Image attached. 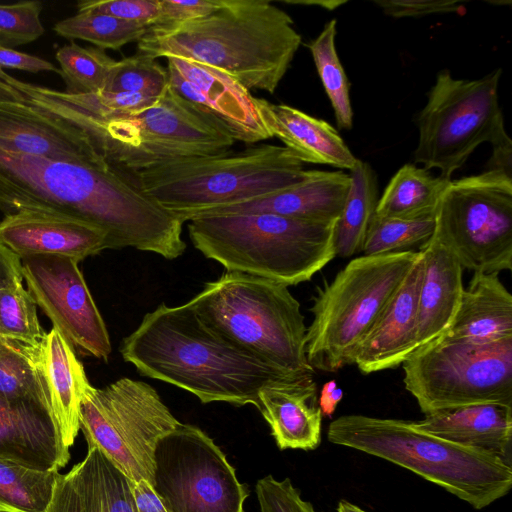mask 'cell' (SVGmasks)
<instances>
[{
    "mask_svg": "<svg viewBox=\"0 0 512 512\" xmlns=\"http://www.w3.org/2000/svg\"><path fill=\"white\" fill-rule=\"evenodd\" d=\"M167 87V69L157 59L136 53L115 62L103 91L132 92L159 98Z\"/></svg>",
    "mask_w": 512,
    "mask_h": 512,
    "instance_id": "cell-38",
    "label": "cell"
},
{
    "mask_svg": "<svg viewBox=\"0 0 512 512\" xmlns=\"http://www.w3.org/2000/svg\"><path fill=\"white\" fill-rule=\"evenodd\" d=\"M168 84L180 97L215 117L234 140L257 143L272 138L257 100L230 75L182 57H167Z\"/></svg>",
    "mask_w": 512,
    "mask_h": 512,
    "instance_id": "cell-16",
    "label": "cell"
},
{
    "mask_svg": "<svg viewBox=\"0 0 512 512\" xmlns=\"http://www.w3.org/2000/svg\"><path fill=\"white\" fill-rule=\"evenodd\" d=\"M151 486L167 512H244L249 494L214 441L181 422L155 445Z\"/></svg>",
    "mask_w": 512,
    "mask_h": 512,
    "instance_id": "cell-14",
    "label": "cell"
},
{
    "mask_svg": "<svg viewBox=\"0 0 512 512\" xmlns=\"http://www.w3.org/2000/svg\"><path fill=\"white\" fill-rule=\"evenodd\" d=\"M39 1L0 5V45L14 47L35 41L44 34Z\"/></svg>",
    "mask_w": 512,
    "mask_h": 512,
    "instance_id": "cell-39",
    "label": "cell"
},
{
    "mask_svg": "<svg viewBox=\"0 0 512 512\" xmlns=\"http://www.w3.org/2000/svg\"><path fill=\"white\" fill-rule=\"evenodd\" d=\"M36 353L62 441L70 448L80 430L81 399L90 382L73 346L56 328L45 332Z\"/></svg>",
    "mask_w": 512,
    "mask_h": 512,
    "instance_id": "cell-26",
    "label": "cell"
},
{
    "mask_svg": "<svg viewBox=\"0 0 512 512\" xmlns=\"http://www.w3.org/2000/svg\"><path fill=\"white\" fill-rule=\"evenodd\" d=\"M450 180L435 177L414 164H405L379 197L375 215L398 219L433 217Z\"/></svg>",
    "mask_w": 512,
    "mask_h": 512,
    "instance_id": "cell-29",
    "label": "cell"
},
{
    "mask_svg": "<svg viewBox=\"0 0 512 512\" xmlns=\"http://www.w3.org/2000/svg\"><path fill=\"white\" fill-rule=\"evenodd\" d=\"M132 493L137 512H167L147 480L132 481Z\"/></svg>",
    "mask_w": 512,
    "mask_h": 512,
    "instance_id": "cell-46",
    "label": "cell"
},
{
    "mask_svg": "<svg viewBox=\"0 0 512 512\" xmlns=\"http://www.w3.org/2000/svg\"><path fill=\"white\" fill-rule=\"evenodd\" d=\"M0 66L19 69L31 73L53 71L58 73V68L42 58L23 53L12 48L0 45Z\"/></svg>",
    "mask_w": 512,
    "mask_h": 512,
    "instance_id": "cell-45",
    "label": "cell"
},
{
    "mask_svg": "<svg viewBox=\"0 0 512 512\" xmlns=\"http://www.w3.org/2000/svg\"><path fill=\"white\" fill-rule=\"evenodd\" d=\"M256 495L261 512H318L301 498L289 478L277 480L267 475L257 481Z\"/></svg>",
    "mask_w": 512,
    "mask_h": 512,
    "instance_id": "cell-41",
    "label": "cell"
},
{
    "mask_svg": "<svg viewBox=\"0 0 512 512\" xmlns=\"http://www.w3.org/2000/svg\"><path fill=\"white\" fill-rule=\"evenodd\" d=\"M327 438L404 467L475 509L512 486V467L499 457L422 431L413 421L343 415L330 423Z\"/></svg>",
    "mask_w": 512,
    "mask_h": 512,
    "instance_id": "cell-4",
    "label": "cell"
},
{
    "mask_svg": "<svg viewBox=\"0 0 512 512\" xmlns=\"http://www.w3.org/2000/svg\"><path fill=\"white\" fill-rule=\"evenodd\" d=\"M422 277L420 251L416 263L356 350L353 364L363 374L396 368L417 349V308Z\"/></svg>",
    "mask_w": 512,
    "mask_h": 512,
    "instance_id": "cell-19",
    "label": "cell"
},
{
    "mask_svg": "<svg viewBox=\"0 0 512 512\" xmlns=\"http://www.w3.org/2000/svg\"><path fill=\"white\" fill-rule=\"evenodd\" d=\"M0 458L41 471H59L70 453L50 411L0 396Z\"/></svg>",
    "mask_w": 512,
    "mask_h": 512,
    "instance_id": "cell-22",
    "label": "cell"
},
{
    "mask_svg": "<svg viewBox=\"0 0 512 512\" xmlns=\"http://www.w3.org/2000/svg\"><path fill=\"white\" fill-rule=\"evenodd\" d=\"M314 372L267 383L259 408L279 449L314 450L321 443L322 412Z\"/></svg>",
    "mask_w": 512,
    "mask_h": 512,
    "instance_id": "cell-21",
    "label": "cell"
},
{
    "mask_svg": "<svg viewBox=\"0 0 512 512\" xmlns=\"http://www.w3.org/2000/svg\"><path fill=\"white\" fill-rule=\"evenodd\" d=\"M342 398L343 391L338 387L336 381L330 380L326 382L321 389L320 398L318 399L322 415L330 417Z\"/></svg>",
    "mask_w": 512,
    "mask_h": 512,
    "instance_id": "cell-47",
    "label": "cell"
},
{
    "mask_svg": "<svg viewBox=\"0 0 512 512\" xmlns=\"http://www.w3.org/2000/svg\"><path fill=\"white\" fill-rule=\"evenodd\" d=\"M0 396L14 402L36 404L53 414L36 345L0 336Z\"/></svg>",
    "mask_w": 512,
    "mask_h": 512,
    "instance_id": "cell-32",
    "label": "cell"
},
{
    "mask_svg": "<svg viewBox=\"0 0 512 512\" xmlns=\"http://www.w3.org/2000/svg\"><path fill=\"white\" fill-rule=\"evenodd\" d=\"M222 4L223 0H160L154 25H172L204 17L218 10Z\"/></svg>",
    "mask_w": 512,
    "mask_h": 512,
    "instance_id": "cell-42",
    "label": "cell"
},
{
    "mask_svg": "<svg viewBox=\"0 0 512 512\" xmlns=\"http://www.w3.org/2000/svg\"><path fill=\"white\" fill-rule=\"evenodd\" d=\"M445 336L477 344L512 337V296L498 273H473Z\"/></svg>",
    "mask_w": 512,
    "mask_h": 512,
    "instance_id": "cell-27",
    "label": "cell"
},
{
    "mask_svg": "<svg viewBox=\"0 0 512 512\" xmlns=\"http://www.w3.org/2000/svg\"><path fill=\"white\" fill-rule=\"evenodd\" d=\"M79 423L88 447L132 481L152 484L155 445L180 422L151 385L124 377L101 389L86 387Z\"/></svg>",
    "mask_w": 512,
    "mask_h": 512,
    "instance_id": "cell-13",
    "label": "cell"
},
{
    "mask_svg": "<svg viewBox=\"0 0 512 512\" xmlns=\"http://www.w3.org/2000/svg\"><path fill=\"white\" fill-rule=\"evenodd\" d=\"M123 359L146 377L186 390L202 403L259 408L269 382L303 373L283 370L236 345L188 304H160L120 346ZM309 373V372H308Z\"/></svg>",
    "mask_w": 512,
    "mask_h": 512,
    "instance_id": "cell-2",
    "label": "cell"
},
{
    "mask_svg": "<svg viewBox=\"0 0 512 512\" xmlns=\"http://www.w3.org/2000/svg\"><path fill=\"white\" fill-rule=\"evenodd\" d=\"M386 15L394 18L422 17L436 13H451L459 9V4L448 0H377L375 1Z\"/></svg>",
    "mask_w": 512,
    "mask_h": 512,
    "instance_id": "cell-43",
    "label": "cell"
},
{
    "mask_svg": "<svg viewBox=\"0 0 512 512\" xmlns=\"http://www.w3.org/2000/svg\"><path fill=\"white\" fill-rule=\"evenodd\" d=\"M70 471L82 512H137L132 480L97 447H88L85 458Z\"/></svg>",
    "mask_w": 512,
    "mask_h": 512,
    "instance_id": "cell-28",
    "label": "cell"
},
{
    "mask_svg": "<svg viewBox=\"0 0 512 512\" xmlns=\"http://www.w3.org/2000/svg\"><path fill=\"white\" fill-rule=\"evenodd\" d=\"M350 184V175L342 171L306 170L305 178L291 187L245 202L203 210L191 219L210 215L271 213L332 223L341 215Z\"/></svg>",
    "mask_w": 512,
    "mask_h": 512,
    "instance_id": "cell-20",
    "label": "cell"
},
{
    "mask_svg": "<svg viewBox=\"0 0 512 512\" xmlns=\"http://www.w3.org/2000/svg\"><path fill=\"white\" fill-rule=\"evenodd\" d=\"M433 217L420 219H398L374 214L370 221L363 255H381L407 251L418 243H425L433 235Z\"/></svg>",
    "mask_w": 512,
    "mask_h": 512,
    "instance_id": "cell-37",
    "label": "cell"
},
{
    "mask_svg": "<svg viewBox=\"0 0 512 512\" xmlns=\"http://www.w3.org/2000/svg\"><path fill=\"white\" fill-rule=\"evenodd\" d=\"M431 236L463 269L498 273L512 268V177L501 171L450 180Z\"/></svg>",
    "mask_w": 512,
    "mask_h": 512,
    "instance_id": "cell-12",
    "label": "cell"
},
{
    "mask_svg": "<svg viewBox=\"0 0 512 512\" xmlns=\"http://www.w3.org/2000/svg\"><path fill=\"white\" fill-rule=\"evenodd\" d=\"M27 290L53 327L82 353L108 360L112 347L105 322L78 267L61 255L20 257Z\"/></svg>",
    "mask_w": 512,
    "mask_h": 512,
    "instance_id": "cell-15",
    "label": "cell"
},
{
    "mask_svg": "<svg viewBox=\"0 0 512 512\" xmlns=\"http://www.w3.org/2000/svg\"><path fill=\"white\" fill-rule=\"evenodd\" d=\"M337 512H366L360 507L348 502L347 500H340L337 507Z\"/></svg>",
    "mask_w": 512,
    "mask_h": 512,
    "instance_id": "cell-49",
    "label": "cell"
},
{
    "mask_svg": "<svg viewBox=\"0 0 512 512\" xmlns=\"http://www.w3.org/2000/svg\"><path fill=\"white\" fill-rule=\"evenodd\" d=\"M67 94H88L103 91L115 60L103 49L82 47L75 42L61 46L55 54Z\"/></svg>",
    "mask_w": 512,
    "mask_h": 512,
    "instance_id": "cell-36",
    "label": "cell"
},
{
    "mask_svg": "<svg viewBox=\"0 0 512 512\" xmlns=\"http://www.w3.org/2000/svg\"><path fill=\"white\" fill-rule=\"evenodd\" d=\"M12 78V76H10L9 74H7L3 68L0 66V80L7 83L10 79Z\"/></svg>",
    "mask_w": 512,
    "mask_h": 512,
    "instance_id": "cell-50",
    "label": "cell"
},
{
    "mask_svg": "<svg viewBox=\"0 0 512 512\" xmlns=\"http://www.w3.org/2000/svg\"><path fill=\"white\" fill-rule=\"evenodd\" d=\"M414 426L445 440L493 454L511 465L512 406L482 403L425 414Z\"/></svg>",
    "mask_w": 512,
    "mask_h": 512,
    "instance_id": "cell-25",
    "label": "cell"
},
{
    "mask_svg": "<svg viewBox=\"0 0 512 512\" xmlns=\"http://www.w3.org/2000/svg\"><path fill=\"white\" fill-rule=\"evenodd\" d=\"M0 150L75 162L103 155L81 129L25 101L0 103Z\"/></svg>",
    "mask_w": 512,
    "mask_h": 512,
    "instance_id": "cell-17",
    "label": "cell"
},
{
    "mask_svg": "<svg viewBox=\"0 0 512 512\" xmlns=\"http://www.w3.org/2000/svg\"><path fill=\"white\" fill-rule=\"evenodd\" d=\"M500 68L476 80L453 78L441 70L428 93L425 107L418 113L419 131L414 162L424 169L436 168L441 177L451 179L475 149L489 142L492 155L512 154L499 105Z\"/></svg>",
    "mask_w": 512,
    "mask_h": 512,
    "instance_id": "cell-10",
    "label": "cell"
},
{
    "mask_svg": "<svg viewBox=\"0 0 512 512\" xmlns=\"http://www.w3.org/2000/svg\"><path fill=\"white\" fill-rule=\"evenodd\" d=\"M47 512H82L81 499L71 471L60 474Z\"/></svg>",
    "mask_w": 512,
    "mask_h": 512,
    "instance_id": "cell-44",
    "label": "cell"
},
{
    "mask_svg": "<svg viewBox=\"0 0 512 512\" xmlns=\"http://www.w3.org/2000/svg\"><path fill=\"white\" fill-rule=\"evenodd\" d=\"M2 102H24V98L18 90L0 80V103Z\"/></svg>",
    "mask_w": 512,
    "mask_h": 512,
    "instance_id": "cell-48",
    "label": "cell"
},
{
    "mask_svg": "<svg viewBox=\"0 0 512 512\" xmlns=\"http://www.w3.org/2000/svg\"><path fill=\"white\" fill-rule=\"evenodd\" d=\"M293 24L271 1L223 0L207 16L149 27L137 53L186 58L230 75L247 90L274 93L302 42Z\"/></svg>",
    "mask_w": 512,
    "mask_h": 512,
    "instance_id": "cell-3",
    "label": "cell"
},
{
    "mask_svg": "<svg viewBox=\"0 0 512 512\" xmlns=\"http://www.w3.org/2000/svg\"><path fill=\"white\" fill-rule=\"evenodd\" d=\"M419 255L411 250L362 255L318 289L305 337L307 361L314 370L337 372L353 364L358 346Z\"/></svg>",
    "mask_w": 512,
    "mask_h": 512,
    "instance_id": "cell-9",
    "label": "cell"
},
{
    "mask_svg": "<svg viewBox=\"0 0 512 512\" xmlns=\"http://www.w3.org/2000/svg\"><path fill=\"white\" fill-rule=\"evenodd\" d=\"M149 27L96 13H77L57 22L54 32L71 41L90 42L100 49L119 50L122 46L138 42Z\"/></svg>",
    "mask_w": 512,
    "mask_h": 512,
    "instance_id": "cell-35",
    "label": "cell"
},
{
    "mask_svg": "<svg viewBox=\"0 0 512 512\" xmlns=\"http://www.w3.org/2000/svg\"><path fill=\"white\" fill-rule=\"evenodd\" d=\"M405 388L424 414L482 404L512 406V337L477 344L445 335L403 363Z\"/></svg>",
    "mask_w": 512,
    "mask_h": 512,
    "instance_id": "cell-11",
    "label": "cell"
},
{
    "mask_svg": "<svg viewBox=\"0 0 512 512\" xmlns=\"http://www.w3.org/2000/svg\"><path fill=\"white\" fill-rule=\"evenodd\" d=\"M76 7L78 13L104 14L151 27L157 20L160 0H84Z\"/></svg>",
    "mask_w": 512,
    "mask_h": 512,
    "instance_id": "cell-40",
    "label": "cell"
},
{
    "mask_svg": "<svg viewBox=\"0 0 512 512\" xmlns=\"http://www.w3.org/2000/svg\"><path fill=\"white\" fill-rule=\"evenodd\" d=\"M227 339L292 373L314 372L305 352L307 327L287 286L227 271L187 302Z\"/></svg>",
    "mask_w": 512,
    "mask_h": 512,
    "instance_id": "cell-8",
    "label": "cell"
},
{
    "mask_svg": "<svg viewBox=\"0 0 512 512\" xmlns=\"http://www.w3.org/2000/svg\"><path fill=\"white\" fill-rule=\"evenodd\" d=\"M45 332L23 285L20 258L0 244V336L37 345Z\"/></svg>",
    "mask_w": 512,
    "mask_h": 512,
    "instance_id": "cell-30",
    "label": "cell"
},
{
    "mask_svg": "<svg viewBox=\"0 0 512 512\" xmlns=\"http://www.w3.org/2000/svg\"><path fill=\"white\" fill-rule=\"evenodd\" d=\"M336 222L271 213L201 216L189 220L193 246L227 271L287 287L309 281L335 256Z\"/></svg>",
    "mask_w": 512,
    "mask_h": 512,
    "instance_id": "cell-6",
    "label": "cell"
},
{
    "mask_svg": "<svg viewBox=\"0 0 512 512\" xmlns=\"http://www.w3.org/2000/svg\"><path fill=\"white\" fill-rule=\"evenodd\" d=\"M28 104L81 129L108 160L133 173L170 161L222 154L235 142L215 117L180 97L169 84L152 106L130 113L95 115L47 103Z\"/></svg>",
    "mask_w": 512,
    "mask_h": 512,
    "instance_id": "cell-5",
    "label": "cell"
},
{
    "mask_svg": "<svg viewBox=\"0 0 512 512\" xmlns=\"http://www.w3.org/2000/svg\"><path fill=\"white\" fill-rule=\"evenodd\" d=\"M0 210L87 222L106 233L108 249L132 247L173 260L186 248L184 223L144 193L136 173L104 155L75 162L0 150Z\"/></svg>",
    "mask_w": 512,
    "mask_h": 512,
    "instance_id": "cell-1",
    "label": "cell"
},
{
    "mask_svg": "<svg viewBox=\"0 0 512 512\" xmlns=\"http://www.w3.org/2000/svg\"><path fill=\"white\" fill-rule=\"evenodd\" d=\"M136 174L144 193L184 223L200 211L291 187L306 170L286 147L264 144L170 161Z\"/></svg>",
    "mask_w": 512,
    "mask_h": 512,
    "instance_id": "cell-7",
    "label": "cell"
},
{
    "mask_svg": "<svg viewBox=\"0 0 512 512\" xmlns=\"http://www.w3.org/2000/svg\"><path fill=\"white\" fill-rule=\"evenodd\" d=\"M336 24V19L328 21L308 47L334 110L337 127L349 130L353 125L350 86L336 51Z\"/></svg>",
    "mask_w": 512,
    "mask_h": 512,
    "instance_id": "cell-34",
    "label": "cell"
},
{
    "mask_svg": "<svg viewBox=\"0 0 512 512\" xmlns=\"http://www.w3.org/2000/svg\"><path fill=\"white\" fill-rule=\"evenodd\" d=\"M349 175V192L334 228L335 254L345 258L362 252L379 200L377 176L369 163L358 159Z\"/></svg>",
    "mask_w": 512,
    "mask_h": 512,
    "instance_id": "cell-31",
    "label": "cell"
},
{
    "mask_svg": "<svg viewBox=\"0 0 512 512\" xmlns=\"http://www.w3.org/2000/svg\"><path fill=\"white\" fill-rule=\"evenodd\" d=\"M0 244L19 258L28 255H61L79 262L108 249L106 233L68 216L21 211L0 221Z\"/></svg>",
    "mask_w": 512,
    "mask_h": 512,
    "instance_id": "cell-18",
    "label": "cell"
},
{
    "mask_svg": "<svg viewBox=\"0 0 512 512\" xmlns=\"http://www.w3.org/2000/svg\"><path fill=\"white\" fill-rule=\"evenodd\" d=\"M258 110L272 137L284 143L302 163L351 170L358 161L328 122L285 104L258 98Z\"/></svg>",
    "mask_w": 512,
    "mask_h": 512,
    "instance_id": "cell-24",
    "label": "cell"
},
{
    "mask_svg": "<svg viewBox=\"0 0 512 512\" xmlns=\"http://www.w3.org/2000/svg\"><path fill=\"white\" fill-rule=\"evenodd\" d=\"M423 277L417 308V349L445 335L460 306L464 290L463 268L432 237L420 249ZM416 349V350H417Z\"/></svg>",
    "mask_w": 512,
    "mask_h": 512,
    "instance_id": "cell-23",
    "label": "cell"
},
{
    "mask_svg": "<svg viewBox=\"0 0 512 512\" xmlns=\"http://www.w3.org/2000/svg\"><path fill=\"white\" fill-rule=\"evenodd\" d=\"M59 476L0 458V512H47Z\"/></svg>",
    "mask_w": 512,
    "mask_h": 512,
    "instance_id": "cell-33",
    "label": "cell"
}]
</instances>
